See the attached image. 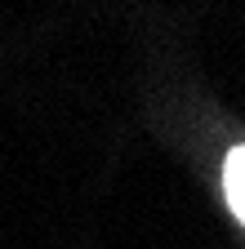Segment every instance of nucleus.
<instances>
[{
	"mask_svg": "<svg viewBox=\"0 0 245 249\" xmlns=\"http://www.w3.org/2000/svg\"><path fill=\"white\" fill-rule=\"evenodd\" d=\"M223 192H227L232 213L245 223V147H236V151L227 156V169H223Z\"/></svg>",
	"mask_w": 245,
	"mask_h": 249,
	"instance_id": "f257e3e1",
	"label": "nucleus"
}]
</instances>
